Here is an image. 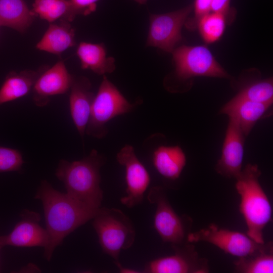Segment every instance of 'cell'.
Returning a JSON list of instances; mask_svg holds the SVG:
<instances>
[{
	"label": "cell",
	"mask_w": 273,
	"mask_h": 273,
	"mask_svg": "<svg viewBox=\"0 0 273 273\" xmlns=\"http://www.w3.org/2000/svg\"><path fill=\"white\" fill-rule=\"evenodd\" d=\"M24 163L21 152L15 149L0 146V173L19 172Z\"/></svg>",
	"instance_id": "cell-26"
},
{
	"label": "cell",
	"mask_w": 273,
	"mask_h": 273,
	"mask_svg": "<svg viewBox=\"0 0 273 273\" xmlns=\"http://www.w3.org/2000/svg\"><path fill=\"white\" fill-rule=\"evenodd\" d=\"M2 247H2V245H1V241H0V249H1V248ZM0 271H1V269H0Z\"/></svg>",
	"instance_id": "cell-32"
},
{
	"label": "cell",
	"mask_w": 273,
	"mask_h": 273,
	"mask_svg": "<svg viewBox=\"0 0 273 273\" xmlns=\"http://www.w3.org/2000/svg\"><path fill=\"white\" fill-rule=\"evenodd\" d=\"M98 1L99 0H69L72 20L78 15L86 16L95 11Z\"/></svg>",
	"instance_id": "cell-27"
},
{
	"label": "cell",
	"mask_w": 273,
	"mask_h": 273,
	"mask_svg": "<svg viewBox=\"0 0 273 273\" xmlns=\"http://www.w3.org/2000/svg\"><path fill=\"white\" fill-rule=\"evenodd\" d=\"M138 104L137 102H129L104 75L93 102L85 133L97 139L103 138L108 131V121L132 111Z\"/></svg>",
	"instance_id": "cell-5"
},
{
	"label": "cell",
	"mask_w": 273,
	"mask_h": 273,
	"mask_svg": "<svg viewBox=\"0 0 273 273\" xmlns=\"http://www.w3.org/2000/svg\"><path fill=\"white\" fill-rule=\"evenodd\" d=\"M213 0H195L194 6L195 17L194 23L190 28L193 27V25L196 26L198 20L202 16L211 12V6Z\"/></svg>",
	"instance_id": "cell-28"
},
{
	"label": "cell",
	"mask_w": 273,
	"mask_h": 273,
	"mask_svg": "<svg viewBox=\"0 0 273 273\" xmlns=\"http://www.w3.org/2000/svg\"><path fill=\"white\" fill-rule=\"evenodd\" d=\"M134 1L140 4H145L147 1V0H134Z\"/></svg>",
	"instance_id": "cell-31"
},
{
	"label": "cell",
	"mask_w": 273,
	"mask_h": 273,
	"mask_svg": "<svg viewBox=\"0 0 273 273\" xmlns=\"http://www.w3.org/2000/svg\"><path fill=\"white\" fill-rule=\"evenodd\" d=\"M45 69L43 68L36 71L25 70L19 73H10L0 88V105L27 95Z\"/></svg>",
	"instance_id": "cell-18"
},
{
	"label": "cell",
	"mask_w": 273,
	"mask_h": 273,
	"mask_svg": "<svg viewBox=\"0 0 273 273\" xmlns=\"http://www.w3.org/2000/svg\"><path fill=\"white\" fill-rule=\"evenodd\" d=\"M226 23V17L223 14L210 12L201 17L196 25L203 40L210 44L222 37Z\"/></svg>",
	"instance_id": "cell-24"
},
{
	"label": "cell",
	"mask_w": 273,
	"mask_h": 273,
	"mask_svg": "<svg viewBox=\"0 0 273 273\" xmlns=\"http://www.w3.org/2000/svg\"><path fill=\"white\" fill-rule=\"evenodd\" d=\"M186 157L178 146L158 147L153 155V163L157 171L163 177L178 178L186 164Z\"/></svg>",
	"instance_id": "cell-20"
},
{
	"label": "cell",
	"mask_w": 273,
	"mask_h": 273,
	"mask_svg": "<svg viewBox=\"0 0 273 273\" xmlns=\"http://www.w3.org/2000/svg\"><path fill=\"white\" fill-rule=\"evenodd\" d=\"M191 243L172 244L174 254L156 258L148 262L147 273H207L208 260L201 258Z\"/></svg>",
	"instance_id": "cell-10"
},
{
	"label": "cell",
	"mask_w": 273,
	"mask_h": 273,
	"mask_svg": "<svg viewBox=\"0 0 273 273\" xmlns=\"http://www.w3.org/2000/svg\"><path fill=\"white\" fill-rule=\"evenodd\" d=\"M116 159L125 170L126 194L120 201L126 207L132 208L143 201L150 183V176L136 156L132 146L126 145L122 148L117 154Z\"/></svg>",
	"instance_id": "cell-11"
},
{
	"label": "cell",
	"mask_w": 273,
	"mask_h": 273,
	"mask_svg": "<svg viewBox=\"0 0 273 273\" xmlns=\"http://www.w3.org/2000/svg\"><path fill=\"white\" fill-rule=\"evenodd\" d=\"M235 97L255 102L272 103V78L270 77L249 83L243 87Z\"/></svg>",
	"instance_id": "cell-25"
},
{
	"label": "cell",
	"mask_w": 273,
	"mask_h": 273,
	"mask_svg": "<svg viewBox=\"0 0 273 273\" xmlns=\"http://www.w3.org/2000/svg\"><path fill=\"white\" fill-rule=\"evenodd\" d=\"M74 36V30L70 22L60 20L58 24H50L36 47L39 50L60 55L75 45Z\"/></svg>",
	"instance_id": "cell-17"
},
{
	"label": "cell",
	"mask_w": 273,
	"mask_h": 273,
	"mask_svg": "<svg viewBox=\"0 0 273 273\" xmlns=\"http://www.w3.org/2000/svg\"><path fill=\"white\" fill-rule=\"evenodd\" d=\"M172 53L175 67V75L180 81L197 76L230 77L205 46L183 45L175 48Z\"/></svg>",
	"instance_id": "cell-7"
},
{
	"label": "cell",
	"mask_w": 273,
	"mask_h": 273,
	"mask_svg": "<svg viewBox=\"0 0 273 273\" xmlns=\"http://www.w3.org/2000/svg\"><path fill=\"white\" fill-rule=\"evenodd\" d=\"M231 0H213L211 6V12L223 14L227 17L231 13Z\"/></svg>",
	"instance_id": "cell-29"
},
{
	"label": "cell",
	"mask_w": 273,
	"mask_h": 273,
	"mask_svg": "<svg viewBox=\"0 0 273 273\" xmlns=\"http://www.w3.org/2000/svg\"><path fill=\"white\" fill-rule=\"evenodd\" d=\"M89 79L84 76L73 77L70 87L69 108L71 118L79 135L85 133L90 109L95 97Z\"/></svg>",
	"instance_id": "cell-16"
},
{
	"label": "cell",
	"mask_w": 273,
	"mask_h": 273,
	"mask_svg": "<svg viewBox=\"0 0 273 273\" xmlns=\"http://www.w3.org/2000/svg\"><path fill=\"white\" fill-rule=\"evenodd\" d=\"M76 54L83 69H90L99 75H105L114 71L115 60L107 57L106 50L103 43L81 42L78 45Z\"/></svg>",
	"instance_id": "cell-19"
},
{
	"label": "cell",
	"mask_w": 273,
	"mask_h": 273,
	"mask_svg": "<svg viewBox=\"0 0 273 273\" xmlns=\"http://www.w3.org/2000/svg\"><path fill=\"white\" fill-rule=\"evenodd\" d=\"M64 63L60 61L50 68L46 69L37 79L32 88V99L39 107L47 106L50 97L66 93L73 80Z\"/></svg>",
	"instance_id": "cell-13"
},
{
	"label": "cell",
	"mask_w": 273,
	"mask_h": 273,
	"mask_svg": "<svg viewBox=\"0 0 273 273\" xmlns=\"http://www.w3.org/2000/svg\"><path fill=\"white\" fill-rule=\"evenodd\" d=\"M42 205L49 243L44 248L43 257L50 261L56 248L76 229L92 219L99 209L86 207L54 189L42 180L34 196Z\"/></svg>",
	"instance_id": "cell-1"
},
{
	"label": "cell",
	"mask_w": 273,
	"mask_h": 273,
	"mask_svg": "<svg viewBox=\"0 0 273 273\" xmlns=\"http://www.w3.org/2000/svg\"><path fill=\"white\" fill-rule=\"evenodd\" d=\"M104 163V157L93 149L79 160L61 159L55 175L63 183L69 196L86 207L97 210L101 207L103 198L100 169Z\"/></svg>",
	"instance_id": "cell-2"
},
{
	"label": "cell",
	"mask_w": 273,
	"mask_h": 273,
	"mask_svg": "<svg viewBox=\"0 0 273 273\" xmlns=\"http://www.w3.org/2000/svg\"><path fill=\"white\" fill-rule=\"evenodd\" d=\"M92 220L103 252L119 261L121 251L130 248L135 240L131 220L121 210L102 207Z\"/></svg>",
	"instance_id": "cell-4"
},
{
	"label": "cell",
	"mask_w": 273,
	"mask_h": 273,
	"mask_svg": "<svg viewBox=\"0 0 273 273\" xmlns=\"http://www.w3.org/2000/svg\"><path fill=\"white\" fill-rule=\"evenodd\" d=\"M235 269L240 273H272L273 246L270 242L264 250L239 258L234 262Z\"/></svg>",
	"instance_id": "cell-22"
},
{
	"label": "cell",
	"mask_w": 273,
	"mask_h": 273,
	"mask_svg": "<svg viewBox=\"0 0 273 273\" xmlns=\"http://www.w3.org/2000/svg\"><path fill=\"white\" fill-rule=\"evenodd\" d=\"M245 138L239 126L230 119L221 156L215 167L218 174L225 177L235 178L240 174L242 169Z\"/></svg>",
	"instance_id": "cell-14"
},
{
	"label": "cell",
	"mask_w": 273,
	"mask_h": 273,
	"mask_svg": "<svg viewBox=\"0 0 273 273\" xmlns=\"http://www.w3.org/2000/svg\"><path fill=\"white\" fill-rule=\"evenodd\" d=\"M272 103H263L249 101L234 97L220 111L235 121L246 137L256 123L267 113Z\"/></svg>",
	"instance_id": "cell-15"
},
{
	"label": "cell",
	"mask_w": 273,
	"mask_h": 273,
	"mask_svg": "<svg viewBox=\"0 0 273 273\" xmlns=\"http://www.w3.org/2000/svg\"><path fill=\"white\" fill-rule=\"evenodd\" d=\"M189 5L173 12L150 15L146 45L172 53L181 40V28L193 10Z\"/></svg>",
	"instance_id": "cell-9"
},
{
	"label": "cell",
	"mask_w": 273,
	"mask_h": 273,
	"mask_svg": "<svg viewBox=\"0 0 273 273\" xmlns=\"http://www.w3.org/2000/svg\"><path fill=\"white\" fill-rule=\"evenodd\" d=\"M31 11L35 17L51 23L59 19L73 21L69 0H34Z\"/></svg>",
	"instance_id": "cell-23"
},
{
	"label": "cell",
	"mask_w": 273,
	"mask_h": 273,
	"mask_svg": "<svg viewBox=\"0 0 273 273\" xmlns=\"http://www.w3.org/2000/svg\"><path fill=\"white\" fill-rule=\"evenodd\" d=\"M260 175L256 164H248L236 177L235 187L241 197L239 210L247 227L246 234L263 244V230L271 221L272 208L260 184Z\"/></svg>",
	"instance_id": "cell-3"
},
{
	"label": "cell",
	"mask_w": 273,
	"mask_h": 273,
	"mask_svg": "<svg viewBox=\"0 0 273 273\" xmlns=\"http://www.w3.org/2000/svg\"><path fill=\"white\" fill-rule=\"evenodd\" d=\"M119 268L120 271L123 273H137L140 272L136 270L123 267L119 261L114 262Z\"/></svg>",
	"instance_id": "cell-30"
},
{
	"label": "cell",
	"mask_w": 273,
	"mask_h": 273,
	"mask_svg": "<svg viewBox=\"0 0 273 273\" xmlns=\"http://www.w3.org/2000/svg\"><path fill=\"white\" fill-rule=\"evenodd\" d=\"M20 220L9 234L0 236L2 247H47L49 243V236L46 229L40 224V214L24 209L20 213Z\"/></svg>",
	"instance_id": "cell-12"
},
{
	"label": "cell",
	"mask_w": 273,
	"mask_h": 273,
	"mask_svg": "<svg viewBox=\"0 0 273 273\" xmlns=\"http://www.w3.org/2000/svg\"><path fill=\"white\" fill-rule=\"evenodd\" d=\"M187 240L189 243L202 241L211 244L224 253L239 258L261 251L270 243H258L247 234L220 228L214 223H211L198 231L191 232Z\"/></svg>",
	"instance_id": "cell-8"
},
{
	"label": "cell",
	"mask_w": 273,
	"mask_h": 273,
	"mask_svg": "<svg viewBox=\"0 0 273 273\" xmlns=\"http://www.w3.org/2000/svg\"><path fill=\"white\" fill-rule=\"evenodd\" d=\"M34 17L24 0H0V26L22 33L30 26Z\"/></svg>",
	"instance_id": "cell-21"
},
{
	"label": "cell",
	"mask_w": 273,
	"mask_h": 273,
	"mask_svg": "<svg viewBox=\"0 0 273 273\" xmlns=\"http://www.w3.org/2000/svg\"><path fill=\"white\" fill-rule=\"evenodd\" d=\"M147 199L156 205L154 226L162 240L171 245L188 242L192 220L187 215L180 216L175 212L164 189L160 186L151 188Z\"/></svg>",
	"instance_id": "cell-6"
}]
</instances>
